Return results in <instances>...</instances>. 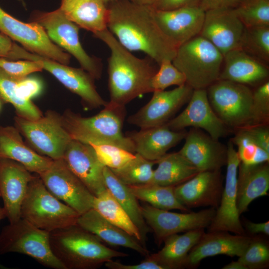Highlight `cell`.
<instances>
[{"label": "cell", "instance_id": "cell-57", "mask_svg": "<svg viewBox=\"0 0 269 269\" xmlns=\"http://www.w3.org/2000/svg\"><path fill=\"white\" fill-rule=\"evenodd\" d=\"M8 269L7 268H6L5 266L2 265L0 263V269Z\"/></svg>", "mask_w": 269, "mask_h": 269}, {"label": "cell", "instance_id": "cell-20", "mask_svg": "<svg viewBox=\"0 0 269 269\" xmlns=\"http://www.w3.org/2000/svg\"><path fill=\"white\" fill-rule=\"evenodd\" d=\"M178 151L200 171L221 170L226 165L227 147L202 130L191 128Z\"/></svg>", "mask_w": 269, "mask_h": 269}, {"label": "cell", "instance_id": "cell-4", "mask_svg": "<svg viewBox=\"0 0 269 269\" xmlns=\"http://www.w3.org/2000/svg\"><path fill=\"white\" fill-rule=\"evenodd\" d=\"M104 109L95 116L82 117L70 109L62 115L63 124L71 138L86 144H111L133 153L131 140L122 131L125 107L108 102Z\"/></svg>", "mask_w": 269, "mask_h": 269}, {"label": "cell", "instance_id": "cell-58", "mask_svg": "<svg viewBox=\"0 0 269 269\" xmlns=\"http://www.w3.org/2000/svg\"><path fill=\"white\" fill-rule=\"evenodd\" d=\"M242 0V2H245V1H247L250 0Z\"/></svg>", "mask_w": 269, "mask_h": 269}, {"label": "cell", "instance_id": "cell-24", "mask_svg": "<svg viewBox=\"0 0 269 269\" xmlns=\"http://www.w3.org/2000/svg\"><path fill=\"white\" fill-rule=\"evenodd\" d=\"M247 235H231L226 231L205 232L189 252L186 268L198 266L204 259L219 255L241 256L251 240Z\"/></svg>", "mask_w": 269, "mask_h": 269}, {"label": "cell", "instance_id": "cell-41", "mask_svg": "<svg viewBox=\"0 0 269 269\" xmlns=\"http://www.w3.org/2000/svg\"><path fill=\"white\" fill-rule=\"evenodd\" d=\"M238 261L247 269H264L269 264V246L267 240L259 237L251 238L250 242Z\"/></svg>", "mask_w": 269, "mask_h": 269}, {"label": "cell", "instance_id": "cell-38", "mask_svg": "<svg viewBox=\"0 0 269 269\" xmlns=\"http://www.w3.org/2000/svg\"><path fill=\"white\" fill-rule=\"evenodd\" d=\"M240 49L262 62H269V25L245 27Z\"/></svg>", "mask_w": 269, "mask_h": 269}, {"label": "cell", "instance_id": "cell-23", "mask_svg": "<svg viewBox=\"0 0 269 269\" xmlns=\"http://www.w3.org/2000/svg\"><path fill=\"white\" fill-rule=\"evenodd\" d=\"M63 159L95 196L107 189L103 175L105 166L99 160L91 145L72 139Z\"/></svg>", "mask_w": 269, "mask_h": 269}, {"label": "cell", "instance_id": "cell-49", "mask_svg": "<svg viewBox=\"0 0 269 269\" xmlns=\"http://www.w3.org/2000/svg\"><path fill=\"white\" fill-rule=\"evenodd\" d=\"M200 0H157L153 7L156 10H169L185 7H199Z\"/></svg>", "mask_w": 269, "mask_h": 269}, {"label": "cell", "instance_id": "cell-29", "mask_svg": "<svg viewBox=\"0 0 269 269\" xmlns=\"http://www.w3.org/2000/svg\"><path fill=\"white\" fill-rule=\"evenodd\" d=\"M269 162L255 165L240 163L237 182V205L240 215L247 211L253 200L268 195Z\"/></svg>", "mask_w": 269, "mask_h": 269}, {"label": "cell", "instance_id": "cell-52", "mask_svg": "<svg viewBox=\"0 0 269 269\" xmlns=\"http://www.w3.org/2000/svg\"><path fill=\"white\" fill-rule=\"evenodd\" d=\"M245 228L247 231L252 235L263 234L269 235V222L256 223L251 221H246Z\"/></svg>", "mask_w": 269, "mask_h": 269}, {"label": "cell", "instance_id": "cell-11", "mask_svg": "<svg viewBox=\"0 0 269 269\" xmlns=\"http://www.w3.org/2000/svg\"><path fill=\"white\" fill-rule=\"evenodd\" d=\"M14 59L40 61L43 69L51 73L66 88L79 96L87 108L104 107L108 103L97 92L94 78L82 68L70 67L40 56L17 45L15 48Z\"/></svg>", "mask_w": 269, "mask_h": 269}, {"label": "cell", "instance_id": "cell-44", "mask_svg": "<svg viewBox=\"0 0 269 269\" xmlns=\"http://www.w3.org/2000/svg\"><path fill=\"white\" fill-rule=\"evenodd\" d=\"M253 126L269 124V81L253 90Z\"/></svg>", "mask_w": 269, "mask_h": 269}, {"label": "cell", "instance_id": "cell-13", "mask_svg": "<svg viewBox=\"0 0 269 269\" xmlns=\"http://www.w3.org/2000/svg\"><path fill=\"white\" fill-rule=\"evenodd\" d=\"M37 175L54 196L79 215L93 208L95 196L70 170L63 158L53 160L47 169Z\"/></svg>", "mask_w": 269, "mask_h": 269}, {"label": "cell", "instance_id": "cell-15", "mask_svg": "<svg viewBox=\"0 0 269 269\" xmlns=\"http://www.w3.org/2000/svg\"><path fill=\"white\" fill-rule=\"evenodd\" d=\"M227 147L225 185L219 206L208 227V232L226 231L235 234L246 235L240 219V215L237 205V174L240 160L231 140L228 142Z\"/></svg>", "mask_w": 269, "mask_h": 269}, {"label": "cell", "instance_id": "cell-33", "mask_svg": "<svg viewBox=\"0 0 269 269\" xmlns=\"http://www.w3.org/2000/svg\"><path fill=\"white\" fill-rule=\"evenodd\" d=\"M103 175L106 188L136 226L141 237V243L146 247V235L150 229L142 216L137 199L131 191L129 186L121 181L109 168L104 167Z\"/></svg>", "mask_w": 269, "mask_h": 269}, {"label": "cell", "instance_id": "cell-55", "mask_svg": "<svg viewBox=\"0 0 269 269\" xmlns=\"http://www.w3.org/2000/svg\"><path fill=\"white\" fill-rule=\"evenodd\" d=\"M5 217H6L5 209L4 207H0V221Z\"/></svg>", "mask_w": 269, "mask_h": 269}, {"label": "cell", "instance_id": "cell-35", "mask_svg": "<svg viewBox=\"0 0 269 269\" xmlns=\"http://www.w3.org/2000/svg\"><path fill=\"white\" fill-rule=\"evenodd\" d=\"M137 200L143 201L157 209L179 210L188 212L189 209L182 205L176 198L174 187L147 184L139 186H128Z\"/></svg>", "mask_w": 269, "mask_h": 269}, {"label": "cell", "instance_id": "cell-32", "mask_svg": "<svg viewBox=\"0 0 269 269\" xmlns=\"http://www.w3.org/2000/svg\"><path fill=\"white\" fill-rule=\"evenodd\" d=\"M149 184L176 186L190 179L199 171L178 152L166 153L156 161Z\"/></svg>", "mask_w": 269, "mask_h": 269}, {"label": "cell", "instance_id": "cell-1", "mask_svg": "<svg viewBox=\"0 0 269 269\" xmlns=\"http://www.w3.org/2000/svg\"><path fill=\"white\" fill-rule=\"evenodd\" d=\"M107 6V28L126 49L143 52L158 65L172 60L177 48L159 28L152 6L130 0H117Z\"/></svg>", "mask_w": 269, "mask_h": 269}, {"label": "cell", "instance_id": "cell-14", "mask_svg": "<svg viewBox=\"0 0 269 269\" xmlns=\"http://www.w3.org/2000/svg\"><path fill=\"white\" fill-rule=\"evenodd\" d=\"M144 219L160 245L167 237L181 232L208 228L216 209L209 208L198 212L176 213L153 207L148 204L140 206Z\"/></svg>", "mask_w": 269, "mask_h": 269}, {"label": "cell", "instance_id": "cell-16", "mask_svg": "<svg viewBox=\"0 0 269 269\" xmlns=\"http://www.w3.org/2000/svg\"><path fill=\"white\" fill-rule=\"evenodd\" d=\"M193 91L186 84L169 91H154L150 101L130 116L128 122L140 129L164 125L188 103Z\"/></svg>", "mask_w": 269, "mask_h": 269}, {"label": "cell", "instance_id": "cell-43", "mask_svg": "<svg viewBox=\"0 0 269 269\" xmlns=\"http://www.w3.org/2000/svg\"><path fill=\"white\" fill-rule=\"evenodd\" d=\"M158 66L151 80L153 92L165 90L172 85L180 86L186 84L184 75L173 64L171 60H164Z\"/></svg>", "mask_w": 269, "mask_h": 269}, {"label": "cell", "instance_id": "cell-28", "mask_svg": "<svg viewBox=\"0 0 269 269\" xmlns=\"http://www.w3.org/2000/svg\"><path fill=\"white\" fill-rule=\"evenodd\" d=\"M77 224L108 245L129 248L145 256L148 255V250L139 241L107 221L93 208L80 215Z\"/></svg>", "mask_w": 269, "mask_h": 269}, {"label": "cell", "instance_id": "cell-40", "mask_svg": "<svg viewBox=\"0 0 269 269\" xmlns=\"http://www.w3.org/2000/svg\"><path fill=\"white\" fill-rule=\"evenodd\" d=\"M233 10L245 27L269 25V0L242 2Z\"/></svg>", "mask_w": 269, "mask_h": 269}, {"label": "cell", "instance_id": "cell-18", "mask_svg": "<svg viewBox=\"0 0 269 269\" xmlns=\"http://www.w3.org/2000/svg\"><path fill=\"white\" fill-rule=\"evenodd\" d=\"M221 170L203 171L186 182L174 187L175 195L188 209L219 206L224 188Z\"/></svg>", "mask_w": 269, "mask_h": 269}, {"label": "cell", "instance_id": "cell-47", "mask_svg": "<svg viewBox=\"0 0 269 269\" xmlns=\"http://www.w3.org/2000/svg\"><path fill=\"white\" fill-rule=\"evenodd\" d=\"M240 130H243L260 147L269 153V125H254Z\"/></svg>", "mask_w": 269, "mask_h": 269}, {"label": "cell", "instance_id": "cell-36", "mask_svg": "<svg viewBox=\"0 0 269 269\" xmlns=\"http://www.w3.org/2000/svg\"><path fill=\"white\" fill-rule=\"evenodd\" d=\"M156 161L148 160L138 153L123 166L111 169L116 177L128 186H139L149 184L151 181Z\"/></svg>", "mask_w": 269, "mask_h": 269}, {"label": "cell", "instance_id": "cell-59", "mask_svg": "<svg viewBox=\"0 0 269 269\" xmlns=\"http://www.w3.org/2000/svg\"><path fill=\"white\" fill-rule=\"evenodd\" d=\"M0 108H1V103H0Z\"/></svg>", "mask_w": 269, "mask_h": 269}, {"label": "cell", "instance_id": "cell-17", "mask_svg": "<svg viewBox=\"0 0 269 269\" xmlns=\"http://www.w3.org/2000/svg\"><path fill=\"white\" fill-rule=\"evenodd\" d=\"M165 124L174 131L183 130L187 127L199 129L216 140L231 133L211 108L206 89L193 90L185 109Z\"/></svg>", "mask_w": 269, "mask_h": 269}, {"label": "cell", "instance_id": "cell-19", "mask_svg": "<svg viewBox=\"0 0 269 269\" xmlns=\"http://www.w3.org/2000/svg\"><path fill=\"white\" fill-rule=\"evenodd\" d=\"M245 26L233 9H216L205 11L199 35L215 46L224 55L240 48Z\"/></svg>", "mask_w": 269, "mask_h": 269}, {"label": "cell", "instance_id": "cell-22", "mask_svg": "<svg viewBox=\"0 0 269 269\" xmlns=\"http://www.w3.org/2000/svg\"><path fill=\"white\" fill-rule=\"evenodd\" d=\"M154 15L162 32L177 48L200 34L205 11L200 7H185L169 10L154 8Z\"/></svg>", "mask_w": 269, "mask_h": 269}, {"label": "cell", "instance_id": "cell-6", "mask_svg": "<svg viewBox=\"0 0 269 269\" xmlns=\"http://www.w3.org/2000/svg\"><path fill=\"white\" fill-rule=\"evenodd\" d=\"M79 214L54 196L38 175L30 182L20 209V218L50 232L77 224Z\"/></svg>", "mask_w": 269, "mask_h": 269}, {"label": "cell", "instance_id": "cell-60", "mask_svg": "<svg viewBox=\"0 0 269 269\" xmlns=\"http://www.w3.org/2000/svg\"><path fill=\"white\" fill-rule=\"evenodd\" d=\"M18 0L22 1V0Z\"/></svg>", "mask_w": 269, "mask_h": 269}, {"label": "cell", "instance_id": "cell-37", "mask_svg": "<svg viewBox=\"0 0 269 269\" xmlns=\"http://www.w3.org/2000/svg\"><path fill=\"white\" fill-rule=\"evenodd\" d=\"M19 79L8 75L0 68V97L13 106L17 116L32 120L40 118L43 114L36 105L31 101H21L16 96L15 86Z\"/></svg>", "mask_w": 269, "mask_h": 269}, {"label": "cell", "instance_id": "cell-50", "mask_svg": "<svg viewBox=\"0 0 269 269\" xmlns=\"http://www.w3.org/2000/svg\"><path fill=\"white\" fill-rule=\"evenodd\" d=\"M242 2V0H200L199 7L204 11L216 9H234Z\"/></svg>", "mask_w": 269, "mask_h": 269}, {"label": "cell", "instance_id": "cell-12", "mask_svg": "<svg viewBox=\"0 0 269 269\" xmlns=\"http://www.w3.org/2000/svg\"><path fill=\"white\" fill-rule=\"evenodd\" d=\"M0 31L31 53L65 65L70 63V55L55 44L39 24L20 21L0 7Z\"/></svg>", "mask_w": 269, "mask_h": 269}, {"label": "cell", "instance_id": "cell-54", "mask_svg": "<svg viewBox=\"0 0 269 269\" xmlns=\"http://www.w3.org/2000/svg\"><path fill=\"white\" fill-rule=\"evenodd\" d=\"M133 2L149 6H153L157 0H130Z\"/></svg>", "mask_w": 269, "mask_h": 269}, {"label": "cell", "instance_id": "cell-30", "mask_svg": "<svg viewBox=\"0 0 269 269\" xmlns=\"http://www.w3.org/2000/svg\"><path fill=\"white\" fill-rule=\"evenodd\" d=\"M59 8L70 20L93 34L107 28L108 10L103 0H61Z\"/></svg>", "mask_w": 269, "mask_h": 269}, {"label": "cell", "instance_id": "cell-26", "mask_svg": "<svg viewBox=\"0 0 269 269\" xmlns=\"http://www.w3.org/2000/svg\"><path fill=\"white\" fill-rule=\"evenodd\" d=\"M186 134L184 130L174 131L164 124L129 132L126 135L132 141L135 153L148 160L156 161L184 139Z\"/></svg>", "mask_w": 269, "mask_h": 269}, {"label": "cell", "instance_id": "cell-25", "mask_svg": "<svg viewBox=\"0 0 269 269\" xmlns=\"http://www.w3.org/2000/svg\"><path fill=\"white\" fill-rule=\"evenodd\" d=\"M218 80L257 87L269 81L267 64L238 48L224 55Z\"/></svg>", "mask_w": 269, "mask_h": 269}, {"label": "cell", "instance_id": "cell-42", "mask_svg": "<svg viewBox=\"0 0 269 269\" xmlns=\"http://www.w3.org/2000/svg\"><path fill=\"white\" fill-rule=\"evenodd\" d=\"M100 162L111 169L119 168L133 159L135 153L116 145L90 144Z\"/></svg>", "mask_w": 269, "mask_h": 269}, {"label": "cell", "instance_id": "cell-53", "mask_svg": "<svg viewBox=\"0 0 269 269\" xmlns=\"http://www.w3.org/2000/svg\"><path fill=\"white\" fill-rule=\"evenodd\" d=\"M223 269H247L246 267L238 260L232 261L229 264L224 266Z\"/></svg>", "mask_w": 269, "mask_h": 269}, {"label": "cell", "instance_id": "cell-56", "mask_svg": "<svg viewBox=\"0 0 269 269\" xmlns=\"http://www.w3.org/2000/svg\"><path fill=\"white\" fill-rule=\"evenodd\" d=\"M103 0L104 1L105 4H107L108 3L117 0Z\"/></svg>", "mask_w": 269, "mask_h": 269}, {"label": "cell", "instance_id": "cell-46", "mask_svg": "<svg viewBox=\"0 0 269 269\" xmlns=\"http://www.w3.org/2000/svg\"><path fill=\"white\" fill-rule=\"evenodd\" d=\"M42 83L34 77H24L18 80L15 86V93L21 101H30L39 95L42 90Z\"/></svg>", "mask_w": 269, "mask_h": 269}, {"label": "cell", "instance_id": "cell-21", "mask_svg": "<svg viewBox=\"0 0 269 269\" xmlns=\"http://www.w3.org/2000/svg\"><path fill=\"white\" fill-rule=\"evenodd\" d=\"M32 175L21 164L14 160L0 158V196L9 223L20 218L21 206Z\"/></svg>", "mask_w": 269, "mask_h": 269}, {"label": "cell", "instance_id": "cell-8", "mask_svg": "<svg viewBox=\"0 0 269 269\" xmlns=\"http://www.w3.org/2000/svg\"><path fill=\"white\" fill-rule=\"evenodd\" d=\"M14 122V126L34 151L52 160L63 158L72 139L64 127L62 115L49 110L33 120L16 115Z\"/></svg>", "mask_w": 269, "mask_h": 269}, {"label": "cell", "instance_id": "cell-39", "mask_svg": "<svg viewBox=\"0 0 269 269\" xmlns=\"http://www.w3.org/2000/svg\"><path fill=\"white\" fill-rule=\"evenodd\" d=\"M230 139L237 147L240 162L246 165H255L269 162V153L260 147L242 130L235 132Z\"/></svg>", "mask_w": 269, "mask_h": 269}, {"label": "cell", "instance_id": "cell-9", "mask_svg": "<svg viewBox=\"0 0 269 269\" xmlns=\"http://www.w3.org/2000/svg\"><path fill=\"white\" fill-rule=\"evenodd\" d=\"M8 253L28 256L47 268L65 269L51 249L49 232L21 218L5 226L0 233V254Z\"/></svg>", "mask_w": 269, "mask_h": 269}, {"label": "cell", "instance_id": "cell-3", "mask_svg": "<svg viewBox=\"0 0 269 269\" xmlns=\"http://www.w3.org/2000/svg\"><path fill=\"white\" fill-rule=\"evenodd\" d=\"M51 249L65 269H94L128 255L105 245L77 224L49 232Z\"/></svg>", "mask_w": 269, "mask_h": 269}, {"label": "cell", "instance_id": "cell-2", "mask_svg": "<svg viewBox=\"0 0 269 269\" xmlns=\"http://www.w3.org/2000/svg\"><path fill=\"white\" fill-rule=\"evenodd\" d=\"M110 50L108 59L109 103L120 107L143 94L153 92L151 80L157 69L147 56L139 58L123 46L107 29L94 34Z\"/></svg>", "mask_w": 269, "mask_h": 269}, {"label": "cell", "instance_id": "cell-45", "mask_svg": "<svg viewBox=\"0 0 269 269\" xmlns=\"http://www.w3.org/2000/svg\"><path fill=\"white\" fill-rule=\"evenodd\" d=\"M0 68L8 75L18 79L26 77L30 74L43 70L42 63L39 60L14 61L5 58H0Z\"/></svg>", "mask_w": 269, "mask_h": 269}, {"label": "cell", "instance_id": "cell-51", "mask_svg": "<svg viewBox=\"0 0 269 269\" xmlns=\"http://www.w3.org/2000/svg\"><path fill=\"white\" fill-rule=\"evenodd\" d=\"M15 44L9 37L0 33V58L11 60Z\"/></svg>", "mask_w": 269, "mask_h": 269}, {"label": "cell", "instance_id": "cell-27", "mask_svg": "<svg viewBox=\"0 0 269 269\" xmlns=\"http://www.w3.org/2000/svg\"><path fill=\"white\" fill-rule=\"evenodd\" d=\"M0 158L16 161L36 174L47 169L53 161L34 151L23 141L17 129L11 126H0Z\"/></svg>", "mask_w": 269, "mask_h": 269}, {"label": "cell", "instance_id": "cell-34", "mask_svg": "<svg viewBox=\"0 0 269 269\" xmlns=\"http://www.w3.org/2000/svg\"><path fill=\"white\" fill-rule=\"evenodd\" d=\"M93 208L107 221L135 238L142 244L139 230L107 188L95 196Z\"/></svg>", "mask_w": 269, "mask_h": 269}, {"label": "cell", "instance_id": "cell-5", "mask_svg": "<svg viewBox=\"0 0 269 269\" xmlns=\"http://www.w3.org/2000/svg\"><path fill=\"white\" fill-rule=\"evenodd\" d=\"M222 53L211 42L197 35L177 47L173 64L193 90L206 89L219 79L223 63Z\"/></svg>", "mask_w": 269, "mask_h": 269}, {"label": "cell", "instance_id": "cell-48", "mask_svg": "<svg viewBox=\"0 0 269 269\" xmlns=\"http://www.w3.org/2000/svg\"><path fill=\"white\" fill-rule=\"evenodd\" d=\"M104 265L110 269H164L161 265L146 257L139 263L134 265H125L112 260Z\"/></svg>", "mask_w": 269, "mask_h": 269}, {"label": "cell", "instance_id": "cell-31", "mask_svg": "<svg viewBox=\"0 0 269 269\" xmlns=\"http://www.w3.org/2000/svg\"><path fill=\"white\" fill-rule=\"evenodd\" d=\"M204 232V229H200L181 235H170L164 240V246L161 250L146 257L160 264L164 269L186 268L189 252Z\"/></svg>", "mask_w": 269, "mask_h": 269}, {"label": "cell", "instance_id": "cell-7", "mask_svg": "<svg viewBox=\"0 0 269 269\" xmlns=\"http://www.w3.org/2000/svg\"><path fill=\"white\" fill-rule=\"evenodd\" d=\"M206 91L213 110L231 133L253 125V90L249 86L218 80Z\"/></svg>", "mask_w": 269, "mask_h": 269}, {"label": "cell", "instance_id": "cell-10", "mask_svg": "<svg viewBox=\"0 0 269 269\" xmlns=\"http://www.w3.org/2000/svg\"><path fill=\"white\" fill-rule=\"evenodd\" d=\"M31 20L39 24L49 38L57 46L73 56L81 67L95 79L101 77L102 64L100 59L89 55L81 44L80 27L58 9L50 12L36 11Z\"/></svg>", "mask_w": 269, "mask_h": 269}]
</instances>
